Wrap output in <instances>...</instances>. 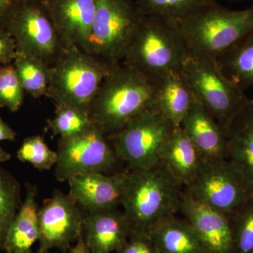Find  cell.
<instances>
[{"instance_id": "1", "label": "cell", "mask_w": 253, "mask_h": 253, "mask_svg": "<svg viewBox=\"0 0 253 253\" xmlns=\"http://www.w3.org/2000/svg\"><path fill=\"white\" fill-rule=\"evenodd\" d=\"M158 83L121 63L111 68L89 108L93 123L111 138L133 120L157 109Z\"/></svg>"}, {"instance_id": "2", "label": "cell", "mask_w": 253, "mask_h": 253, "mask_svg": "<svg viewBox=\"0 0 253 253\" xmlns=\"http://www.w3.org/2000/svg\"><path fill=\"white\" fill-rule=\"evenodd\" d=\"M181 188L160 166L126 171L121 205L130 236L149 239L155 226L166 218L175 215L179 211Z\"/></svg>"}, {"instance_id": "3", "label": "cell", "mask_w": 253, "mask_h": 253, "mask_svg": "<svg viewBox=\"0 0 253 253\" xmlns=\"http://www.w3.org/2000/svg\"><path fill=\"white\" fill-rule=\"evenodd\" d=\"M190 55L175 20L142 15L123 63L159 83L181 73Z\"/></svg>"}, {"instance_id": "4", "label": "cell", "mask_w": 253, "mask_h": 253, "mask_svg": "<svg viewBox=\"0 0 253 253\" xmlns=\"http://www.w3.org/2000/svg\"><path fill=\"white\" fill-rule=\"evenodd\" d=\"M176 22L190 54L217 59L253 31V4L234 11L215 1Z\"/></svg>"}, {"instance_id": "5", "label": "cell", "mask_w": 253, "mask_h": 253, "mask_svg": "<svg viewBox=\"0 0 253 253\" xmlns=\"http://www.w3.org/2000/svg\"><path fill=\"white\" fill-rule=\"evenodd\" d=\"M76 46H67L50 66L46 97L89 113L101 83L114 67Z\"/></svg>"}, {"instance_id": "6", "label": "cell", "mask_w": 253, "mask_h": 253, "mask_svg": "<svg viewBox=\"0 0 253 253\" xmlns=\"http://www.w3.org/2000/svg\"><path fill=\"white\" fill-rule=\"evenodd\" d=\"M194 99L224 129L250 99L224 76L217 60L190 55L181 71Z\"/></svg>"}, {"instance_id": "7", "label": "cell", "mask_w": 253, "mask_h": 253, "mask_svg": "<svg viewBox=\"0 0 253 253\" xmlns=\"http://www.w3.org/2000/svg\"><path fill=\"white\" fill-rule=\"evenodd\" d=\"M86 52L111 66L122 63L142 14L134 0H95Z\"/></svg>"}, {"instance_id": "8", "label": "cell", "mask_w": 253, "mask_h": 253, "mask_svg": "<svg viewBox=\"0 0 253 253\" xmlns=\"http://www.w3.org/2000/svg\"><path fill=\"white\" fill-rule=\"evenodd\" d=\"M184 191L196 201L227 215L253 197V184L230 160H204Z\"/></svg>"}, {"instance_id": "9", "label": "cell", "mask_w": 253, "mask_h": 253, "mask_svg": "<svg viewBox=\"0 0 253 253\" xmlns=\"http://www.w3.org/2000/svg\"><path fill=\"white\" fill-rule=\"evenodd\" d=\"M18 51L51 66L66 45L54 27L43 0H21L6 26Z\"/></svg>"}, {"instance_id": "10", "label": "cell", "mask_w": 253, "mask_h": 253, "mask_svg": "<svg viewBox=\"0 0 253 253\" xmlns=\"http://www.w3.org/2000/svg\"><path fill=\"white\" fill-rule=\"evenodd\" d=\"M54 176L59 181L91 172L109 174L120 162L108 136L95 124L71 137H60Z\"/></svg>"}, {"instance_id": "11", "label": "cell", "mask_w": 253, "mask_h": 253, "mask_svg": "<svg viewBox=\"0 0 253 253\" xmlns=\"http://www.w3.org/2000/svg\"><path fill=\"white\" fill-rule=\"evenodd\" d=\"M174 126L158 109L133 120L110 138L120 161L133 169H149L160 166L159 155Z\"/></svg>"}, {"instance_id": "12", "label": "cell", "mask_w": 253, "mask_h": 253, "mask_svg": "<svg viewBox=\"0 0 253 253\" xmlns=\"http://www.w3.org/2000/svg\"><path fill=\"white\" fill-rule=\"evenodd\" d=\"M84 215V211L69 194L54 190L38 210L39 250L69 251L83 234Z\"/></svg>"}, {"instance_id": "13", "label": "cell", "mask_w": 253, "mask_h": 253, "mask_svg": "<svg viewBox=\"0 0 253 253\" xmlns=\"http://www.w3.org/2000/svg\"><path fill=\"white\" fill-rule=\"evenodd\" d=\"M126 172L106 174L91 172L70 178V196L84 212L118 208L121 205Z\"/></svg>"}, {"instance_id": "14", "label": "cell", "mask_w": 253, "mask_h": 253, "mask_svg": "<svg viewBox=\"0 0 253 253\" xmlns=\"http://www.w3.org/2000/svg\"><path fill=\"white\" fill-rule=\"evenodd\" d=\"M179 211L199 234L208 253H232V236L226 214L196 201L184 191Z\"/></svg>"}, {"instance_id": "15", "label": "cell", "mask_w": 253, "mask_h": 253, "mask_svg": "<svg viewBox=\"0 0 253 253\" xmlns=\"http://www.w3.org/2000/svg\"><path fill=\"white\" fill-rule=\"evenodd\" d=\"M43 1L65 44L86 51L94 21L95 0Z\"/></svg>"}, {"instance_id": "16", "label": "cell", "mask_w": 253, "mask_h": 253, "mask_svg": "<svg viewBox=\"0 0 253 253\" xmlns=\"http://www.w3.org/2000/svg\"><path fill=\"white\" fill-rule=\"evenodd\" d=\"M180 126L205 160L229 159L225 129L196 99Z\"/></svg>"}, {"instance_id": "17", "label": "cell", "mask_w": 253, "mask_h": 253, "mask_svg": "<svg viewBox=\"0 0 253 253\" xmlns=\"http://www.w3.org/2000/svg\"><path fill=\"white\" fill-rule=\"evenodd\" d=\"M130 229L118 208L84 212L83 236L91 253H112L126 244Z\"/></svg>"}, {"instance_id": "18", "label": "cell", "mask_w": 253, "mask_h": 253, "mask_svg": "<svg viewBox=\"0 0 253 253\" xmlns=\"http://www.w3.org/2000/svg\"><path fill=\"white\" fill-rule=\"evenodd\" d=\"M164 168L181 187L193 181L204 158L181 126H174L163 143L159 155Z\"/></svg>"}, {"instance_id": "19", "label": "cell", "mask_w": 253, "mask_h": 253, "mask_svg": "<svg viewBox=\"0 0 253 253\" xmlns=\"http://www.w3.org/2000/svg\"><path fill=\"white\" fill-rule=\"evenodd\" d=\"M149 239L154 253H208L193 226L175 215L155 226Z\"/></svg>"}, {"instance_id": "20", "label": "cell", "mask_w": 253, "mask_h": 253, "mask_svg": "<svg viewBox=\"0 0 253 253\" xmlns=\"http://www.w3.org/2000/svg\"><path fill=\"white\" fill-rule=\"evenodd\" d=\"M25 187V199L5 240L3 251L6 253H31L33 245L39 239L38 189L31 183H26Z\"/></svg>"}, {"instance_id": "21", "label": "cell", "mask_w": 253, "mask_h": 253, "mask_svg": "<svg viewBox=\"0 0 253 253\" xmlns=\"http://www.w3.org/2000/svg\"><path fill=\"white\" fill-rule=\"evenodd\" d=\"M228 158L253 184V103L247 105L226 129Z\"/></svg>"}, {"instance_id": "22", "label": "cell", "mask_w": 253, "mask_h": 253, "mask_svg": "<svg viewBox=\"0 0 253 253\" xmlns=\"http://www.w3.org/2000/svg\"><path fill=\"white\" fill-rule=\"evenodd\" d=\"M194 97L181 73H171L158 83L157 109L174 126H180Z\"/></svg>"}, {"instance_id": "23", "label": "cell", "mask_w": 253, "mask_h": 253, "mask_svg": "<svg viewBox=\"0 0 253 253\" xmlns=\"http://www.w3.org/2000/svg\"><path fill=\"white\" fill-rule=\"evenodd\" d=\"M221 71L241 90L253 86V31L217 58Z\"/></svg>"}, {"instance_id": "24", "label": "cell", "mask_w": 253, "mask_h": 253, "mask_svg": "<svg viewBox=\"0 0 253 253\" xmlns=\"http://www.w3.org/2000/svg\"><path fill=\"white\" fill-rule=\"evenodd\" d=\"M13 64L25 91L36 99L46 96L50 79L49 66L19 51Z\"/></svg>"}, {"instance_id": "25", "label": "cell", "mask_w": 253, "mask_h": 253, "mask_svg": "<svg viewBox=\"0 0 253 253\" xmlns=\"http://www.w3.org/2000/svg\"><path fill=\"white\" fill-rule=\"evenodd\" d=\"M21 191L16 177L0 166V251H4L8 231L22 204Z\"/></svg>"}, {"instance_id": "26", "label": "cell", "mask_w": 253, "mask_h": 253, "mask_svg": "<svg viewBox=\"0 0 253 253\" xmlns=\"http://www.w3.org/2000/svg\"><path fill=\"white\" fill-rule=\"evenodd\" d=\"M142 15L177 20L186 17L217 0H134Z\"/></svg>"}, {"instance_id": "27", "label": "cell", "mask_w": 253, "mask_h": 253, "mask_svg": "<svg viewBox=\"0 0 253 253\" xmlns=\"http://www.w3.org/2000/svg\"><path fill=\"white\" fill-rule=\"evenodd\" d=\"M93 124L89 113L67 105L56 106L54 118L46 121L47 129L60 137L78 135Z\"/></svg>"}, {"instance_id": "28", "label": "cell", "mask_w": 253, "mask_h": 253, "mask_svg": "<svg viewBox=\"0 0 253 253\" xmlns=\"http://www.w3.org/2000/svg\"><path fill=\"white\" fill-rule=\"evenodd\" d=\"M232 253H253V197L227 214Z\"/></svg>"}, {"instance_id": "29", "label": "cell", "mask_w": 253, "mask_h": 253, "mask_svg": "<svg viewBox=\"0 0 253 253\" xmlns=\"http://www.w3.org/2000/svg\"><path fill=\"white\" fill-rule=\"evenodd\" d=\"M16 156L21 162L28 163L39 170H49L56 164L58 155L50 149L43 136H29L23 140Z\"/></svg>"}, {"instance_id": "30", "label": "cell", "mask_w": 253, "mask_h": 253, "mask_svg": "<svg viewBox=\"0 0 253 253\" xmlns=\"http://www.w3.org/2000/svg\"><path fill=\"white\" fill-rule=\"evenodd\" d=\"M24 92L14 64L0 66V109L18 111L23 104Z\"/></svg>"}, {"instance_id": "31", "label": "cell", "mask_w": 253, "mask_h": 253, "mask_svg": "<svg viewBox=\"0 0 253 253\" xmlns=\"http://www.w3.org/2000/svg\"><path fill=\"white\" fill-rule=\"evenodd\" d=\"M18 49L16 42L6 29H0V66L14 62Z\"/></svg>"}, {"instance_id": "32", "label": "cell", "mask_w": 253, "mask_h": 253, "mask_svg": "<svg viewBox=\"0 0 253 253\" xmlns=\"http://www.w3.org/2000/svg\"><path fill=\"white\" fill-rule=\"evenodd\" d=\"M115 253H154L148 238L130 236L121 249Z\"/></svg>"}, {"instance_id": "33", "label": "cell", "mask_w": 253, "mask_h": 253, "mask_svg": "<svg viewBox=\"0 0 253 253\" xmlns=\"http://www.w3.org/2000/svg\"><path fill=\"white\" fill-rule=\"evenodd\" d=\"M21 0H0V29H6Z\"/></svg>"}, {"instance_id": "34", "label": "cell", "mask_w": 253, "mask_h": 253, "mask_svg": "<svg viewBox=\"0 0 253 253\" xmlns=\"http://www.w3.org/2000/svg\"><path fill=\"white\" fill-rule=\"evenodd\" d=\"M16 136V131L0 117V141H13Z\"/></svg>"}, {"instance_id": "35", "label": "cell", "mask_w": 253, "mask_h": 253, "mask_svg": "<svg viewBox=\"0 0 253 253\" xmlns=\"http://www.w3.org/2000/svg\"><path fill=\"white\" fill-rule=\"evenodd\" d=\"M69 253H91L85 244L83 234L76 241V244L70 249Z\"/></svg>"}, {"instance_id": "36", "label": "cell", "mask_w": 253, "mask_h": 253, "mask_svg": "<svg viewBox=\"0 0 253 253\" xmlns=\"http://www.w3.org/2000/svg\"><path fill=\"white\" fill-rule=\"evenodd\" d=\"M11 158V155L0 146V162H6Z\"/></svg>"}, {"instance_id": "37", "label": "cell", "mask_w": 253, "mask_h": 253, "mask_svg": "<svg viewBox=\"0 0 253 253\" xmlns=\"http://www.w3.org/2000/svg\"><path fill=\"white\" fill-rule=\"evenodd\" d=\"M31 253H49V251H41V250L38 249L36 252L32 251Z\"/></svg>"}, {"instance_id": "38", "label": "cell", "mask_w": 253, "mask_h": 253, "mask_svg": "<svg viewBox=\"0 0 253 253\" xmlns=\"http://www.w3.org/2000/svg\"><path fill=\"white\" fill-rule=\"evenodd\" d=\"M224 1H244V0H224Z\"/></svg>"}, {"instance_id": "39", "label": "cell", "mask_w": 253, "mask_h": 253, "mask_svg": "<svg viewBox=\"0 0 253 253\" xmlns=\"http://www.w3.org/2000/svg\"><path fill=\"white\" fill-rule=\"evenodd\" d=\"M251 99V101H252V102L253 103V94L252 97H251V99Z\"/></svg>"}]
</instances>
